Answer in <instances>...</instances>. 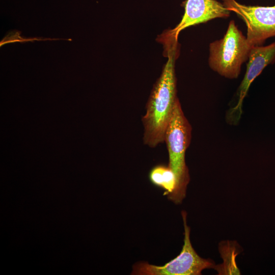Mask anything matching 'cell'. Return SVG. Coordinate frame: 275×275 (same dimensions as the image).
Returning a JSON list of instances; mask_svg holds the SVG:
<instances>
[{
  "mask_svg": "<svg viewBox=\"0 0 275 275\" xmlns=\"http://www.w3.org/2000/svg\"><path fill=\"white\" fill-rule=\"evenodd\" d=\"M177 41L173 42L168 50V60L154 84L146 106L142 121L144 126V143L154 148L164 140L171 119L176 96L175 62Z\"/></svg>",
  "mask_w": 275,
  "mask_h": 275,
  "instance_id": "6da1fadb",
  "label": "cell"
},
{
  "mask_svg": "<svg viewBox=\"0 0 275 275\" xmlns=\"http://www.w3.org/2000/svg\"><path fill=\"white\" fill-rule=\"evenodd\" d=\"M191 137V127L182 111L179 99L175 102L172 116L164 136L169 154L168 166L176 178V188L168 199L180 204L186 196L190 177L185 159Z\"/></svg>",
  "mask_w": 275,
  "mask_h": 275,
  "instance_id": "7a4b0ae2",
  "label": "cell"
},
{
  "mask_svg": "<svg viewBox=\"0 0 275 275\" xmlns=\"http://www.w3.org/2000/svg\"><path fill=\"white\" fill-rule=\"evenodd\" d=\"M251 48L246 37L231 20L224 37L210 44L209 65L222 76L236 78L248 59Z\"/></svg>",
  "mask_w": 275,
  "mask_h": 275,
  "instance_id": "3957f363",
  "label": "cell"
},
{
  "mask_svg": "<svg viewBox=\"0 0 275 275\" xmlns=\"http://www.w3.org/2000/svg\"><path fill=\"white\" fill-rule=\"evenodd\" d=\"M184 228V243L180 254L165 264L158 266L147 262L133 265L131 274L137 275H199L203 270L215 268L213 262L199 256L190 240V228L186 224V212H181Z\"/></svg>",
  "mask_w": 275,
  "mask_h": 275,
  "instance_id": "277c9868",
  "label": "cell"
},
{
  "mask_svg": "<svg viewBox=\"0 0 275 275\" xmlns=\"http://www.w3.org/2000/svg\"><path fill=\"white\" fill-rule=\"evenodd\" d=\"M225 7L235 12L245 22L246 39L251 47L260 46L275 36V5L272 6H245L235 0H223Z\"/></svg>",
  "mask_w": 275,
  "mask_h": 275,
  "instance_id": "5b68a950",
  "label": "cell"
},
{
  "mask_svg": "<svg viewBox=\"0 0 275 275\" xmlns=\"http://www.w3.org/2000/svg\"><path fill=\"white\" fill-rule=\"evenodd\" d=\"M246 70L238 90L236 103L227 113L228 123L236 125L242 114V103L250 85L268 65L275 63V42L266 46H254L250 48Z\"/></svg>",
  "mask_w": 275,
  "mask_h": 275,
  "instance_id": "8992f818",
  "label": "cell"
},
{
  "mask_svg": "<svg viewBox=\"0 0 275 275\" xmlns=\"http://www.w3.org/2000/svg\"><path fill=\"white\" fill-rule=\"evenodd\" d=\"M230 12L216 0H186L182 18L174 29L168 32L167 39L177 41L179 34L184 29L214 18H227Z\"/></svg>",
  "mask_w": 275,
  "mask_h": 275,
  "instance_id": "52a82bcc",
  "label": "cell"
},
{
  "mask_svg": "<svg viewBox=\"0 0 275 275\" xmlns=\"http://www.w3.org/2000/svg\"><path fill=\"white\" fill-rule=\"evenodd\" d=\"M149 179L154 185L163 190V195L168 198L176 189V178L168 165L160 164L153 167L149 173Z\"/></svg>",
  "mask_w": 275,
  "mask_h": 275,
  "instance_id": "ba28073f",
  "label": "cell"
},
{
  "mask_svg": "<svg viewBox=\"0 0 275 275\" xmlns=\"http://www.w3.org/2000/svg\"><path fill=\"white\" fill-rule=\"evenodd\" d=\"M221 253L224 262L221 265L215 266V268L220 274H239L238 268L235 262V257L237 255L236 248L234 245L227 244L222 245L220 248Z\"/></svg>",
  "mask_w": 275,
  "mask_h": 275,
  "instance_id": "9c48e42d",
  "label": "cell"
},
{
  "mask_svg": "<svg viewBox=\"0 0 275 275\" xmlns=\"http://www.w3.org/2000/svg\"><path fill=\"white\" fill-rule=\"evenodd\" d=\"M21 32L17 30H13L10 31L5 37L0 42V46L8 44L15 42H25L31 41L33 42L34 41H45V40H58L64 39L58 38H43L41 37H31L25 38L20 36Z\"/></svg>",
  "mask_w": 275,
  "mask_h": 275,
  "instance_id": "30bf717a",
  "label": "cell"
}]
</instances>
